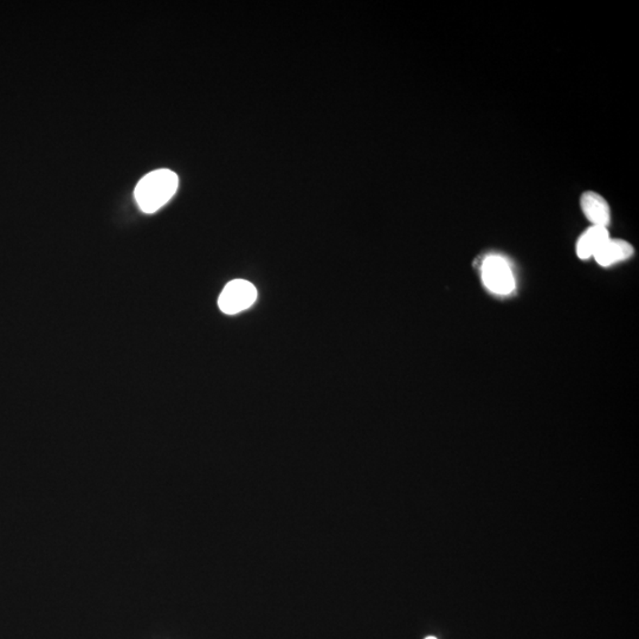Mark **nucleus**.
Instances as JSON below:
<instances>
[{
    "label": "nucleus",
    "mask_w": 639,
    "mask_h": 639,
    "mask_svg": "<svg viewBox=\"0 0 639 639\" xmlns=\"http://www.w3.org/2000/svg\"><path fill=\"white\" fill-rule=\"evenodd\" d=\"M178 186L179 178L176 173L171 169H157L137 183L134 197L142 212L154 213L172 199Z\"/></svg>",
    "instance_id": "1"
},
{
    "label": "nucleus",
    "mask_w": 639,
    "mask_h": 639,
    "mask_svg": "<svg viewBox=\"0 0 639 639\" xmlns=\"http://www.w3.org/2000/svg\"><path fill=\"white\" fill-rule=\"evenodd\" d=\"M256 286L245 279H233L224 286L218 298V306L224 314H238L255 303Z\"/></svg>",
    "instance_id": "2"
},
{
    "label": "nucleus",
    "mask_w": 639,
    "mask_h": 639,
    "mask_svg": "<svg viewBox=\"0 0 639 639\" xmlns=\"http://www.w3.org/2000/svg\"><path fill=\"white\" fill-rule=\"evenodd\" d=\"M484 286L494 294L508 295L515 289V279L509 264L500 256H491L482 264Z\"/></svg>",
    "instance_id": "3"
},
{
    "label": "nucleus",
    "mask_w": 639,
    "mask_h": 639,
    "mask_svg": "<svg viewBox=\"0 0 639 639\" xmlns=\"http://www.w3.org/2000/svg\"><path fill=\"white\" fill-rule=\"evenodd\" d=\"M581 210L593 226L608 228L611 222V211L608 201L599 193L587 191L581 196Z\"/></svg>",
    "instance_id": "4"
},
{
    "label": "nucleus",
    "mask_w": 639,
    "mask_h": 639,
    "mask_svg": "<svg viewBox=\"0 0 639 639\" xmlns=\"http://www.w3.org/2000/svg\"><path fill=\"white\" fill-rule=\"evenodd\" d=\"M633 256V247L626 240L608 238L593 256L601 267H611L616 263L623 262Z\"/></svg>",
    "instance_id": "5"
},
{
    "label": "nucleus",
    "mask_w": 639,
    "mask_h": 639,
    "mask_svg": "<svg viewBox=\"0 0 639 639\" xmlns=\"http://www.w3.org/2000/svg\"><path fill=\"white\" fill-rule=\"evenodd\" d=\"M610 238L608 228L591 226L576 242V255L581 259H588L596 255L601 245Z\"/></svg>",
    "instance_id": "6"
},
{
    "label": "nucleus",
    "mask_w": 639,
    "mask_h": 639,
    "mask_svg": "<svg viewBox=\"0 0 639 639\" xmlns=\"http://www.w3.org/2000/svg\"><path fill=\"white\" fill-rule=\"evenodd\" d=\"M425 639H437V638H436V637H428V638H425Z\"/></svg>",
    "instance_id": "7"
}]
</instances>
